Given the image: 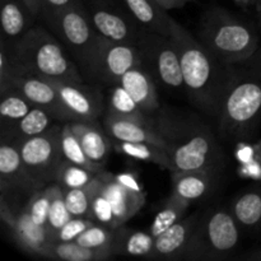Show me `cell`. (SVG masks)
Returning a JSON list of instances; mask_svg holds the SVG:
<instances>
[{"mask_svg":"<svg viewBox=\"0 0 261 261\" xmlns=\"http://www.w3.org/2000/svg\"><path fill=\"white\" fill-rule=\"evenodd\" d=\"M107 112L126 117V119L137 120V121L150 124V116H148L134 101L129 92L120 83L110 87L109 102H107Z\"/></svg>","mask_w":261,"mask_h":261,"instance_id":"obj_28","label":"cell"},{"mask_svg":"<svg viewBox=\"0 0 261 261\" xmlns=\"http://www.w3.org/2000/svg\"><path fill=\"white\" fill-rule=\"evenodd\" d=\"M53 119H55V117L47 110L35 106L22 120L15 122L8 129H4L3 135H9V139L5 140L20 143L28 138L37 137V135L47 132L51 127Z\"/></svg>","mask_w":261,"mask_h":261,"instance_id":"obj_25","label":"cell"},{"mask_svg":"<svg viewBox=\"0 0 261 261\" xmlns=\"http://www.w3.org/2000/svg\"><path fill=\"white\" fill-rule=\"evenodd\" d=\"M25 211L31 218L41 226H47L48 212H50V191L48 188L40 189L31 196L30 201L25 205Z\"/></svg>","mask_w":261,"mask_h":261,"instance_id":"obj_38","label":"cell"},{"mask_svg":"<svg viewBox=\"0 0 261 261\" xmlns=\"http://www.w3.org/2000/svg\"><path fill=\"white\" fill-rule=\"evenodd\" d=\"M140 65H143V61L137 46L116 42L99 35L91 63L84 74L111 87L120 83L127 70Z\"/></svg>","mask_w":261,"mask_h":261,"instance_id":"obj_9","label":"cell"},{"mask_svg":"<svg viewBox=\"0 0 261 261\" xmlns=\"http://www.w3.org/2000/svg\"><path fill=\"white\" fill-rule=\"evenodd\" d=\"M9 91L22 94L33 106L47 110L55 119L68 121L58 91L50 79L31 73L18 64Z\"/></svg>","mask_w":261,"mask_h":261,"instance_id":"obj_15","label":"cell"},{"mask_svg":"<svg viewBox=\"0 0 261 261\" xmlns=\"http://www.w3.org/2000/svg\"><path fill=\"white\" fill-rule=\"evenodd\" d=\"M89 188H91V219H93L98 224L116 228L117 224L112 206L105 194L102 193L98 176L96 175V177L92 180Z\"/></svg>","mask_w":261,"mask_h":261,"instance_id":"obj_33","label":"cell"},{"mask_svg":"<svg viewBox=\"0 0 261 261\" xmlns=\"http://www.w3.org/2000/svg\"><path fill=\"white\" fill-rule=\"evenodd\" d=\"M200 213L184 217L173 226L155 237L154 249L149 259L181 260L194 233Z\"/></svg>","mask_w":261,"mask_h":261,"instance_id":"obj_17","label":"cell"},{"mask_svg":"<svg viewBox=\"0 0 261 261\" xmlns=\"http://www.w3.org/2000/svg\"><path fill=\"white\" fill-rule=\"evenodd\" d=\"M0 214L4 223H7L12 231L15 241L24 251L50 259L51 246L55 242V239L47 226L36 223L25 208L13 211L5 203L4 198L2 199Z\"/></svg>","mask_w":261,"mask_h":261,"instance_id":"obj_13","label":"cell"},{"mask_svg":"<svg viewBox=\"0 0 261 261\" xmlns=\"http://www.w3.org/2000/svg\"><path fill=\"white\" fill-rule=\"evenodd\" d=\"M63 190L66 206L71 216L91 218V188L89 185L78 189L63 188Z\"/></svg>","mask_w":261,"mask_h":261,"instance_id":"obj_37","label":"cell"},{"mask_svg":"<svg viewBox=\"0 0 261 261\" xmlns=\"http://www.w3.org/2000/svg\"><path fill=\"white\" fill-rule=\"evenodd\" d=\"M96 223L91 218L84 217H73L69 222H66L55 234V242H73L83 233L84 231Z\"/></svg>","mask_w":261,"mask_h":261,"instance_id":"obj_40","label":"cell"},{"mask_svg":"<svg viewBox=\"0 0 261 261\" xmlns=\"http://www.w3.org/2000/svg\"><path fill=\"white\" fill-rule=\"evenodd\" d=\"M114 229L111 227L103 226V224L94 223L84 231L78 239L75 240L76 244L84 247L93 250H109L112 251V244H114ZM115 256V255H114Z\"/></svg>","mask_w":261,"mask_h":261,"instance_id":"obj_36","label":"cell"},{"mask_svg":"<svg viewBox=\"0 0 261 261\" xmlns=\"http://www.w3.org/2000/svg\"><path fill=\"white\" fill-rule=\"evenodd\" d=\"M150 124L165 142V149L175 171L217 172L226 162V155L203 120L175 107L160 109L150 116Z\"/></svg>","mask_w":261,"mask_h":261,"instance_id":"obj_1","label":"cell"},{"mask_svg":"<svg viewBox=\"0 0 261 261\" xmlns=\"http://www.w3.org/2000/svg\"><path fill=\"white\" fill-rule=\"evenodd\" d=\"M103 126L106 134L114 140L150 143V144L165 148V142L152 124H144L137 120L126 119V117L107 112L103 119Z\"/></svg>","mask_w":261,"mask_h":261,"instance_id":"obj_18","label":"cell"},{"mask_svg":"<svg viewBox=\"0 0 261 261\" xmlns=\"http://www.w3.org/2000/svg\"><path fill=\"white\" fill-rule=\"evenodd\" d=\"M135 46L140 54L143 66L152 74L157 83L172 91L185 88L180 56L172 37L143 27Z\"/></svg>","mask_w":261,"mask_h":261,"instance_id":"obj_7","label":"cell"},{"mask_svg":"<svg viewBox=\"0 0 261 261\" xmlns=\"http://www.w3.org/2000/svg\"><path fill=\"white\" fill-rule=\"evenodd\" d=\"M70 126L81 140L87 157L97 166L102 167L106 163L111 150L112 140H110L111 138L103 134L93 122L71 121Z\"/></svg>","mask_w":261,"mask_h":261,"instance_id":"obj_22","label":"cell"},{"mask_svg":"<svg viewBox=\"0 0 261 261\" xmlns=\"http://www.w3.org/2000/svg\"><path fill=\"white\" fill-rule=\"evenodd\" d=\"M240 231L241 228L233 213L227 209H211L205 213H200L181 260L227 259L239 245Z\"/></svg>","mask_w":261,"mask_h":261,"instance_id":"obj_6","label":"cell"},{"mask_svg":"<svg viewBox=\"0 0 261 261\" xmlns=\"http://www.w3.org/2000/svg\"><path fill=\"white\" fill-rule=\"evenodd\" d=\"M20 2H22V4L27 8L28 12H30L33 17H40L41 5H42V2H41V0H20Z\"/></svg>","mask_w":261,"mask_h":261,"instance_id":"obj_43","label":"cell"},{"mask_svg":"<svg viewBox=\"0 0 261 261\" xmlns=\"http://www.w3.org/2000/svg\"><path fill=\"white\" fill-rule=\"evenodd\" d=\"M232 213L240 228L261 232V185L242 191L232 204Z\"/></svg>","mask_w":261,"mask_h":261,"instance_id":"obj_23","label":"cell"},{"mask_svg":"<svg viewBox=\"0 0 261 261\" xmlns=\"http://www.w3.org/2000/svg\"><path fill=\"white\" fill-rule=\"evenodd\" d=\"M114 256L109 250H93L73 242H54L50 259L63 261H101Z\"/></svg>","mask_w":261,"mask_h":261,"instance_id":"obj_29","label":"cell"},{"mask_svg":"<svg viewBox=\"0 0 261 261\" xmlns=\"http://www.w3.org/2000/svg\"><path fill=\"white\" fill-rule=\"evenodd\" d=\"M155 83L157 82L152 74L143 65L132 68L120 79V84L129 92L130 96L148 116H152L161 109Z\"/></svg>","mask_w":261,"mask_h":261,"instance_id":"obj_19","label":"cell"},{"mask_svg":"<svg viewBox=\"0 0 261 261\" xmlns=\"http://www.w3.org/2000/svg\"><path fill=\"white\" fill-rule=\"evenodd\" d=\"M0 180L3 193L7 190L36 193L43 188L23 162L18 144L5 139L0 145Z\"/></svg>","mask_w":261,"mask_h":261,"instance_id":"obj_16","label":"cell"},{"mask_svg":"<svg viewBox=\"0 0 261 261\" xmlns=\"http://www.w3.org/2000/svg\"><path fill=\"white\" fill-rule=\"evenodd\" d=\"M31 17H33L20 0H2L0 20L4 38L19 40L32 28Z\"/></svg>","mask_w":261,"mask_h":261,"instance_id":"obj_26","label":"cell"},{"mask_svg":"<svg viewBox=\"0 0 261 261\" xmlns=\"http://www.w3.org/2000/svg\"><path fill=\"white\" fill-rule=\"evenodd\" d=\"M15 60L22 68L50 81L83 83L75 64L59 41L43 27L31 28L13 45Z\"/></svg>","mask_w":261,"mask_h":261,"instance_id":"obj_5","label":"cell"},{"mask_svg":"<svg viewBox=\"0 0 261 261\" xmlns=\"http://www.w3.org/2000/svg\"><path fill=\"white\" fill-rule=\"evenodd\" d=\"M48 191H50V212H48L47 227L53 232L54 239H55L56 232L66 222L70 221L73 216L66 206L63 188L59 184H56V185L48 186Z\"/></svg>","mask_w":261,"mask_h":261,"instance_id":"obj_34","label":"cell"},{"mask_svg":"<svg viewBox=\"0 0 261 261\" xmlns=\"http://www.w3.org/2000/svg\"><path fill=\"white\" fill-rule=\"evenodd\" d=\"M189 206H190V203H188V201H184L181 199L176 198V196L170 195V198L166 200L165 205L161 209L160 213L153 219L152 224L149 227L150 233L154 237L160 236L162 232H165L166 229L173 226L176 222L184 218Z\"/></svg>","mask_w":261,"mask_h":261,"instance_id":"obj_31","label":"cell"},{"mask_svg":"<svg viewBox=\"0 0 261 261\" xmlns=\"http://www.w3.org/2000/svg\"><path fill=\"white\" fill-rule=\"evenodd\" d=\"M41 2H42V5H41L40 17L51 28L60 13H63L64 10L79 3L81 0H41Z\"/></svg>","mask_w":261,"mask_h":261,"instance_id":"obj_41","label":"cell"},{"mask_svg":"<svg viewBox=\"0 0 261 261\" xmlns=\"http://www.w3.org/2000/svg\"><path fill=\"white\" fill-rule=\"evenodd\" d=\"M242 259L249 261H261V247L257 250H254V251H251L250 254L245 255Z\"/></svg>","mask_w":261,"mask_h":261,"instance_id":"obj_45","label":"cell"},{"mask_svg":"<svg viewBox=\"0 0 261 261\" xmlns=\"http://www.w3.org/2000/svg\"><path fill=\"white\" fill-rule=\"evenodd\" d=\"M97 176L102 193L111 204L117 227L122 226L144 205L145 193L142 185L132 173L112 175L101 171Z\"/></svg>","mask_w":261,"mask_h":261,"instance_id":"obj_12","label":"cell"},{"mask_svg":"<svg viewBox=\"0 0 261 261\" xmlns=\"http://www.w3.org/2000/svg\"><path fill=\"white\" fill-rule=\"evenodd\" d=\"M127 9L145 30L171 37L172 20L167 10L155 0H124Z\"/></svg>","mask_w":261,"mask_h":261,"instance_id":"obj_21","label":"cell"},{"mask_svg":"<svg viewBox=\"0 0 261 261\" xmlns=\"http://www.w3.org/2000/svg\"><path fill=\"white\" fill-rule=\"evenodd\" d=\"M97 32L116 42L135 45L143 27L130 10L124 12L112 0H82Z\"/></svg>","mask_w":261,"mask_h":261,"instance_id":"obj_11","label":"cell"},{"mask_svg":"<svg viewBox=\"0 0 261 261\" xmlns=\"http://www.w3.org/2000/svg\"><path fill=\"white\" fill-rule=\"evenodd\" d=\"M61 129L51 126L43 134L15 143L19 147L24 165L42 186L56 180L59 168L65 161L60 144Z\"/></svg>","mask_w":261,"mask_h":261,"instance_id":"obj_10","label":"cell"},{"mask_svg":"<svg viewBox=\"0 0 261 261\" xmlns=\"http://www.w3.org/2000/svg\"><path fill=\"white\" fill-rule=\"evenodd\" d=\"M112 140V147L121 154L133 160L142 161V162L153 163L160 167L172 172V163H171L170 155L166 152L165 148L158 145L150 144V143H134V142H120V140Z\"/></svg>","mask_w":261,"mask_h":261,"instance_id":"obj_27","label":"cell"},{"mask_svg":"<svg viewBox=\"0 0 261 261\" xmlns=\"http://www.w3.org/2000/svg\"><path fill=\"white\" fill-rule=\"evenodd\" d=\"M58 91L68 121L94 122L103 110L99 89L76 82L51 81Z\"/></svg>","mask_w":261,"mask_h":261,"instance_id":"obj_14","label":"cell"},{"mask_svg":"<svg viewBox=\"0 0 261 261\" xmlns=\"http://www.w3.org/2000/svg\"><path fill=\"white\" fill-rule=\"evenodd\" d=\"M51 30L60 37L86 73L96 48L99 33L93 27L83 2L71 5L56 18Z\"/></svg>","mask_w":261,"mask_h":261,"instance_id":"obj_8","label":"cell"},{"mask_svg":"<svg viewBox=\"0 0 261 261\" xmlns=\"http://www.w3.org/2000/svg\"><path fill=\"white\" fill-rule=\"evenodd\" d=\"M216 172L211 171H175L172 172L171 195L188 203L199 200L209 193Z\"/></svg>","mask_w":261,"mask_h":261,"instance_id":"obj_20","label":"cell"},{"mask_svg":"<svg viewBox=\"0 0 261 261\" xmlns=\"http://www.w3.org/2000/svg\"><path fill=\"white\" fill-rule=\"evenodd\" d=\"M257 24H259V28L261 31V9L257 10Z\"/></svg>","mask_w":261,"mask_h":261,"instance_id":"obj_46","label":"cell"},{"mask_svg":"<svg viewBox=\"0 0 261 261\" xmlns=\"http://www.w3.org/2000/svg\"><path fill=\"white\" fill-rule=\"evenodd\" d=\"M97 173L87 170L86 167L74 165L69 161H64L56 175L55 182L65 189L86 188L92 182Z\"/></svg>","mask_w":261,"mask_h":261,"instance_id":"obj_35","label":"cell"},{"mask_svg":"<svg viewBox=\"0 0 261 261\" xmlns=\"http://www.w3.org/2000/svg\"><path fill=\"white\" fill-rule=\"evenodd\" d=\"M33 105L27 98L18 92L8 91L2 94V103H0V116H2L3 126L10 127L22 120L31 110Z\"/></svg>","mask_w":261,"mask_h":261,"instance_id":"obj_32","label":"cell"},{"mask_svg":"<svg viewBox=\"0 0 261 261\" xmlns=\"http://www.w3.org/2000/svg\"><path fill=\"white\" fill-rule=\"evenodd\" d=\"M17 66L18 64L13 53V46L9 47L5 43V40H3L2 50H0V94H4L9 91Z\"/></svg>","mask_w":261,"mask_h":261,"instance_id":"obj_39","label":"cell"},{"mask_svg":"<svg viewBox=\"0 0 261 261\" xmlns=\"http://www.w3.org/2000/svg\"><path fill=\"white\" fill-rule=\"evenodd\" d=\"M158 4L162 8H165L166 10L171 9H181L185 5L190 4V3H195V0H155Z\"/></svg>","mask_w":261,"mask_h":261,"instance_id":"obj_42","label":"cell"},{"mask_svg":"<svg viewBox=\"0 0 261 261\" xmlns=\"http://www.w3.org/2000/svg\"><path fill=\"white\" fill-rule=\"evenodd\" d=\"M60 144L65 161H69V162L74 163V165L82 166V167H86L87 170L92 171L94 173H99L102 171V167L97 166L96 163H93L87 157L86 152H84L83 147H82L81 140L78 139L75 133L73 132L70 124H66L61 129Z\"/></svg>","mask_w":261,"mask_h":261,"instance_id":"obj_30","label":"cell"},{"mask_svg":"<svg viewBox=\"0 0 261 261\" xmlns=\"http://www.w3.org/2000/svg\"><path fill=\"white\" fill-rule=\"evenodd\" d=\"M242 8H254L256 12L261 9V0H234Z\"/></svg>","mask_w":261,"mask_h":261,"instance_id":"obj_44","label":"cell"},{"mask_svg":"<svg viewBox=\"0 0 261 261\" xmlns=\"http://www.w3.org/2000/svg\"><path fill=\"white\" fill-rule=\"evenodd\" d=\"M199 40L226 64L246 60L260 47V36L254 24L219 7L201 15Z\"/></svg>","mask_w":261,"mask_h":261,"instance_id":"obj_4","label":"cell"},{"mask_svg":"<svg viewBox=\"0 0 261 261\" xmlns=\"http://www.w3.org/2000/svg\"><path fill=\"white\" fill-rule=\"evenodd\" d=\"M154 241L155 237L150 232L124 228L120 226L114 229L112 251L114 255L150 257L154 249Z\"/></svg>","mask_w":261,"mask_h":261,"instance_id":"obj_24","label":"cell"},{"mask_svg":"<svg viewBox=\"0 0 261 261\" xmlns=\"http://www.w3.org/2000/svg\"><path fill=\"white\" fill-rule=\"evenodd\" d=\"M223 140H247L261 124V45L240 63L228 64V79L217 116Z\"/></svg>","mask_w":261,"mask_h":261,"instance_id":"obj_2","label":"cell"},{"mask_svg":"<svg viewBox=\"0 0 261 261\" xmlns=\"http://www.w3.org/2000/svg\"><path fill=\"white\" fill-rule=\"evenodd\" d=\"M171 37L180 56L186 93L200 111L217 119L228 79V64L175 19Z\"/></svg>","mask_w":261,"mask_h":261,"instance_id":"obj_3","label":"cell"}]
</instances>
